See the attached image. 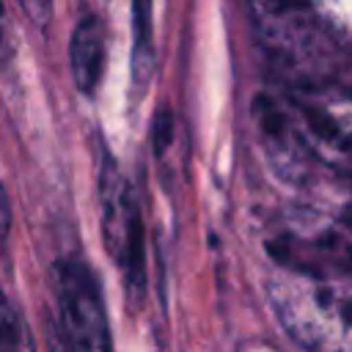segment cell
<instances>
[{
    "label": "cell",
    "mask_w": 352,
    "mask_h": 352,
    "mask_svg": "<svg viewBox=\"0 0 352 352\" xmlns=\"http://www.w3.org/2000/svg\"><path fill=\"white\" fill-rule=\"evenodd\" d=\"M270 305L305 352H352V275L280 267L267 280Z\"/></svg>",
    "instance_id": "obj_1"
},
{
    "label": "cell",
    "mask_w": 352,
    "mask_h": 352,
    "mask_svg": "<svg viewBox=\"0 0 352 352\" xmlns=\"http://www.w3.org/2000/svg\"><path fill=\"white\" fill-rule=\"evenodd\" d=\"M280 121L297 148L316 165L352 179V88L327 80H292L275 96Z\"/></svg>",
    "instance_id": "obj_2"
},
{
    "label": "cell",
    "mask_w": 352,
    "mask_h": 352,
    "mask_svg": "<svg viewBox=\"0 0 352 352\" xmlns=\"http://www.w3.org/2000/svg\"><path fill=\"white\" fill-rule=\"evenodd\" d=\"M261 50L292 80H327L336 63L333 33L314 0H245ZM289 80V82H292Z\"/></svg>",
    "instance_id": "obj_3"
},
{
    "label": "cell",
    "mask_w": 352,
    "mask_h": 352,
    "mask_svg": "<svg viewBox=\"0 0 352 352\" xmlns=\"http://www.w3.org/2000/svg\"><path fill=\"white\" fill-rule=\"evenodd\" d=\"M99 204H102V236L113 261L121 267L129 292L143 294L146 283V236L143 217L135 192L121 173L113 154H104L99 168Z\"/></svg>",
    "instance_id": "obj_4"
},
{
    "label": "cell",
    "mask_w": 352,
    "mask_h": 352,
    "mask_svg": "<svg viewBox=\"0 0 352 352\" xmlns=\"http://www.w3.org/2000/svg\"><path fill=\"white\" fill-rule=\"evenodd\" d=\"M60 333L72 352H113L107 308L94 270L82 261H60L55 267Z\"/></svg>",
    "instance_id": "obj_5"
},
{
    "label": "cell",
    "mask_w": 352,
    "mask_h": 352,
    "mask_svg": "<svg viewBox=\"0 0 352 352\" xmlns=\"http://www.w3.org/2000/svg\"><path fill=\"white\" fill-rule=\"evenodd\" d=\"M69 66L80 94H96L104 72V28L96 16H82L69 41Z\"/></svg>",
    "instance_id": "obj_6"
},
{
    "label": "cell",
    "mask_w": 352,
    "mask_h": 352,
    "mask_svg": "<svg viewBox=\"0 0 352 352\" xmlns=\"http://www.w3.org/2000/svg\"><path fill=\"white\" fill-rule=\"evenodd\" d=\"M151 6L154 0H132V77L143 85L154 72V41H151Z\"/></svg>",
    "instance_id": "obj_7"
},
{
    "label": "cell",
    "mask_w": 352,
    "mask_h": 352,
    "mask_svg": "<svg viewBox=\"0 0 352 352\" xmlns=\"http://www.w3.org/2000/svg\"><path fill=\"white\" fill-rule=\"evenodd\" d=\"M0 352H36L28 322L0 292Z\"/></svg>",
    "instance_id": "obj_8"
},
{
    "label": "cell",
    "mask_w": 352,
    "mask_h": 352,
    "mask_svg": "<svg viewBox=\"0 0 352 352\" xmlns=\"http://www.w3.org/2000/svg\"><path fill=\"white\" fill-rule=\"evenodd\" d=\"M170 138H173V116H170L168 110H162V113L154 118V126H151V148H154L157 154H162L165 146L170 143Z\"/></svg>",
    "instance_id": "obj_9"
},
{
    "label": "cell",
    "mask_w": 352,
    "mask_h": 352,
    "mask_svg": "<svg viewBox=\"0 0 352 352\" xmlns=\"http://www.w3.org/2000/svg\"><path fill=\"white\" fill-rule=\"evenodd\" d=\"M19 6H22V11H25V16L36 25V28H47L50 25V19H52V0H19Z\"/></svg>",
    "instance_id": "obj_10"
},
{
    "label": "cell",
    "mask_w": 352,
    "mask_h": 352,
    "mask_svg": "<svg viewBox=\"0 0 352 352\" xmlns=\"http://www.w3.org/2000/svg\"><path fill=\"white\" fill-rule=\"evenodd\" d=\"M8 228H11V204H8V195L0 184V242L8 236Z\"/></svg>",
    "instance_id": "obj_11"
},
{
    "label": "cell",
    "mask_w": 352,
    "mask_h": 352,
    "mask_svg": "<svg viewBox=\"0 0 352 352\" xmlns=\"http://www.w3.org/2000/svg\"><path fill=\"white\" fill-rule=\"evenodd\" d=\"M6 52H8V22H6L3 3H0V58H6Z\"/></svg>",
    "instance_id": "obj_12"
}]
</instances>
